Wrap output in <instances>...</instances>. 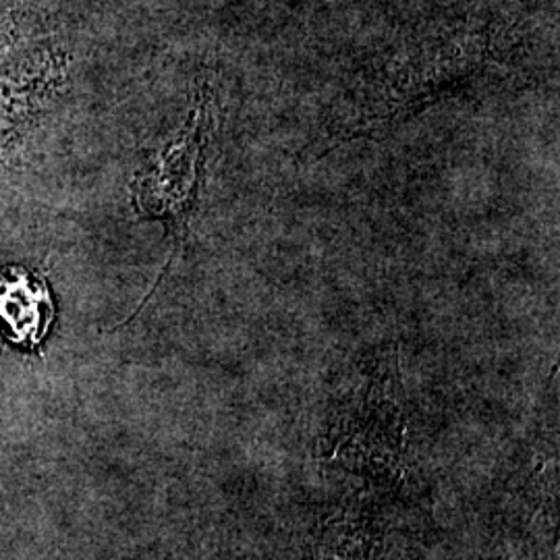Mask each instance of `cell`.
Masks as SVG:
<instances>
[{"label":"cell","instance_id":"cell-2","mask_svg":"<svg viewBox=\"0 0 560 560\" xmlns=\"http://www.w3.org/2000/svg\"><path fill=\"white\" fill-rule=\"evenodd\" d=\"M214 102L212 83L201 78L185 125L145 162L133 183L136 208L148 219L164 222L173 240L171 258L159 282L177 260L200 203L206 152L214 129Z\"/></svg>","mask_w":560,"mask_h":560},{"label":"cell","instance_id":"cell-3","mask_svg":"<svg viewBox=\"0 0 560 560\" xmlns=\"http://www.w3.org/2000/svg\"><path fill=\"white\" fill-rule=\"evenodd\" d=\"M52 320V301L46 282L23 270L9 268L0 275V322L15 342L36 345Z\"/></svg>","mask_w":560,"mask_h":560},{"label":"cell","instance_id":"cell-1","mask_svg":"<svg viewBox=\"0 0 560 560\" xmlns=\"http://www.w3.org/2000/svg\"><path fill=\"white\" fill-rule=\"evenodd\" d=\"M492 67L494 50L488 34H469L393 60L349 92L332 120V138L384 133L421 108L486 80Z\"/></svg>","mask_w":560,"mask_h":560}]
</instances>
